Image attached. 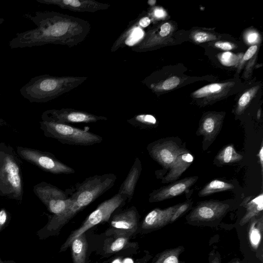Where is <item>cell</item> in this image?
I'll return each mask as SVG.
<instances>
[{
    "instance_id": "1f68e13d",
    "label": "cell",
    "mask_w": 263,
    "mask_h": 263,
    "mask_svg": "<svg viewBox=\"0 0 263 263\" xmlns=\"http://www.w3.org/2000/svg\"><path fill=\"white\" fill-rule=\"evenodd\" d=\"M10 219L9 212L4 208L0 210V232L8 224Z\"/></svg>"
},
{
    "instance_id": "7a4b0ae2",
    "label": "cell",
    "mask_w": 263,
    "mask_h": 263,
    "mask_svg": "<svg viewBox=\"0 0 263 263\" xmlns=\"http://www.w3.org/2000/svg\"><path fill=\"white\" fill-rule=\"evenodd\" d=\"M115 174L95 175L77 184L74 192L70 194V201L66 210L60 215L49 217L47 223L36 233L40 239L58 233L61 228L79 212L101 196L115 184Z\"/></svg>"
},
{
    "instance_id": "44dd1931",
    "label": "cell",
    "mask_w": 263,
    "mask_h": 263,
    "mask_svg": "<svg viewBox=\"0 0 263 263\" xmlns=\"http://www.w3.org/2000/svg\"><path fill=\"white\" fill-rule=\"evenodd\" d=\"M73 263H85L87 243L83 233L74 239L70 246Z\"/></svg>"
},
{
    "instance_id": "7bdbcfd3",
    "label": "cell",
    "mask_w": 263,
    "mask_h": 263,
    "mask_svg": "<svg viewBox=\"0 0 263 263\" xmlns=\"http://www.w3.org/2000/svg\"><path fill=\"white\" fill-rule=\"evenodd\" d=\"M4 22V19L0 17V25L2 24Z\"/></svg>"
},
{
    "instance_id": "b9f144b4",
    "label": "cell",
    "mask_w": 263,
    "mask_h": 263,
    "mask_svg": "<svg viewBox=\"0 0 263 263\" xmlns=\"http://www.w3.org/2000/svg\"><path fill=\"white\" fill-rule=\"evenodd\" d=\"M260 115H261V111L260 109H258L257 113V118L258 119H259L260 118Z\"/></svg>"
},
{
    "instance_id": "f35d334b",
    "label": "cell",
    "mask_w": 263,
    "mask_h": 263,
    "mask_svg": "<svg viewBox=\"0 0 263 263\" xmlns=\"http://www.w3.org/2000/svg\"><path fill=\"white\" fill-rule=\"evenodd\" d=\"M257 38V34L255 33H250L248 37V40L250 43H253L255 41H256Z\"/></svg>"
},
{
    "instance_id": "ffe728a7",
    "label": "cell",
    "mask_w": 263,
    "mask_h": 263,
    "mask_svg": "<svg viewBox=\"0 0 263 263\" xmlns=\"http://www.w3.org/2000/svg\"><path fill=\"white\" fill-rule=\"evenodd\" d=\"M248 229V239L253 250H257L261 242L263 230L262 216L254 217L251 220Z\"/></svg>"
},
{
    "instance_id": "5b68a950",
    "label": "cell",
    "mask_w": 263,
    "mask_h": 263,
    "mask_svg": "<svg viewBox=\"0 0 263 263\" xmlns=\"http://www.w3.org/2000/svg\"><path fill=\"white\" fill-rule=\"evenodd\" d=\"M40 124L46 137L55 139L63 144L91 146L103 141L102 137L97 134L69 124L44 121H40Z\"/></svg>"
},
{
    "instance_id": "f546056e",
    "label": "cell",
    "mask_w": 263,
    "mask_h": 263,
    "mask_svg": "<svg viewBox=\"0 0 263 263\" xmlns=\"http://www.w3.org/2000/svg\"><path fill=\"white\" fill-rule=\"evenodd\" d=\"M192 202L190 201H186L179 204L174 214L173 215L170 222L175 221L179 217H180L184 212H185L190 206Z\"/></svg>"
},
{
    "instance_id": "8fae6325",
    "label": "cell",
    "mask_w": 263,
    "mask_h": 263,
    "mask_svg": "<svg viewBox=\"0 0 263 263\" xmlns=\"http://www.w3.org/2000/svg\"><path fill=\"white\" fill-rule=\"evenodd\" d=\"M139 215L136 208L132 206L112 214L110 226L115 234H125L130 236L137 230Z\"/></svg>"
},
{
    "instance_id": "74e56055",
    "label": "cell",
    "mask_w": 263,
    "mask_h": 263,
    "mask_svg": "<svg viewBox=\"0 0 263 263\" xmlns=\"http://www.w3.org/2000/svg\"><path fill=\"white\" fill-rule=\"evenodd\" d=\"M154 13L156 17L160 18L164 16L165 12L162 9L157 8L154 10Z\"/></svg>"
},
{
    "instance_id": "9a60e30c",
    "label": "cell",
    "mask_w": 263,
    "mask_h": 263,
    "mask_svg": "<svg viewBox=\"0 0 263 263\" xmlns=\"http://www.w3.org/2000/svg\"><path fill=\"white\" fill-rule=\"evenodd\" d=\"M180 204L164 209L156 208L150 211L144 218L141 228L153 230L163 227L170 222L171 218Z\"/></svg>"
},
{
    "instance_id": "ba28073f",
    "label": "cell",
    "mask_w": 263,
    "mask_h": 263,
    "mask_svg": "<svg viewBox=\"0 0 263 263\" xmlns=\"http://www.w3.org/2000/svg\"><path fill=\"white\" fill-rule=\"evenodd\" d=\"M33 192L52 214L53 217L62 214L68 206L70 199L67 192L46 182H41L35 185Z\"/></svg>"
},
{
    "instance_id": "7402d4cb",
    "label": "cell",
    "mask_w": 263,
    "mask_h": 263,
    "mask_svg": "<svg viewBox=\"0 0 263 263\" xmlns=\"http://www.w3.org/2000/svg\"><path fill=\"white\" fill-rule=\"evenodd\" d=\"M234 185L229 182L214 179L209 182L198 193L199 197H204L213 193L231 190Z\"/></svg>"
},
{
    "instance_id": "3957f363",
    "label": "cell",
    "mask_w": 263,
    "mask_h": 263,
    "mask_svg": "<svg viewBox=\"0 0 263 263\" xmlns=\"http://www.w3.org/2000/svg\"><path fill=\"white\" fill-rule=\"evenodd\" d=\"M87 79L86 77L42 74L32 78L20 92L30 102L45 103L77 88Z\"/></svg>"
},
{
    "instance_id": "cb8c5ba5",
    "label": "cell",
    "mask_w": 263,
    "mask_h": 263,
    "mask_svg": "<svg viewBox=\"0 0 263 263\" xmlns=\"http://www.w3.org/2000/svg\"><path fill=\"white\" fill-rule=\"evenodd\" d=\"M243 156L238 153L232 144L224 146L217 154L216 159L222 164L232 163L241 160Z\"/></svg>"
},
{
    "instance_id": "d4e9b609",
    "label": "cell",
    "mask_w": 263,
    "mask_h": 263,
    "mask_svg": "<svg viewBox=\"0 0 263 263\" xmlns=\"http://www.w3.org/2000/svg\"><path fill=\"white\" fill-rule=\"evenodd\" d=\"M182 251V248L178 247L163 251L154 263H180L179 256Z\"/></svg>"
},
{
    "instance_id": "ac0fdd59",
    "label": "cell",
    "mask_w": 263,
    "mask_h": 263,
    "mask_svg": "<svg viewBox=\"0 0 263 263\" xmlns=\"http://www.w3.org/2000/svg\"><path fill=\"white\" fill-rule=\"evenodd\" d=\"M194 157L186 149L176 158L169 172L162 180V183L176 181L193 162Z\"/></svg>"
},
{
    "instance_id": "9c48e42d",
    "label": "cell",
    "mask_w": 263,
    "mask_h": 263,
    "mask_svg": "<svg viewBox=\"0 0 263 263\" xmlns=\"http://www.w3.org/2000/svg\"><path fill=\"white\" fill-rule=\"evenodd\" d=\"M42 121L66 124L95 123L107 120L106 117L98 116L73 108L52 109L45 111L41 116Z\"/></svg>"
},
{
    "instance_id": "6da1fadb",
    "label": "cell",
    "mask_w": 263,
    "mask_h": 263,
    "mask_svg": "<svg viewBox=\"0 0 263 263\" xmlns=\"http://www.w3.org/2000/svg\"><path fill=\"white\" fill-rule=\"evenodd\" d=\"M23 16L36 27L17 33L8 43L11 49L47 44L71 47L82 42L90 30L88 21L53 11L27 13Z\"/></svg>"
},
{
    "instance_id": "7c38bea8",
    "label": "cell",
    "mask_w": 263,
    "mask_h": 263,
    "mask_svg": "<svg viewBox=\"0 0 263 263\" xmlns=\"http://www.w3.org/2000/svg\"><path fill=\"white\" fill-rule=\"evenodd\" d=\"M229 205L215 200L199 202L188 215L191 221H211L223 216L229 209Z\"/></svg>"
},
{
    "instance_id": "ee69618b",
    "label": "cell",
    "mask_w": 263,
    "mask_h": 263,
    "mask_svg": "<svg viewBox=\"0 0 263 263\" xmlns=\"http://www.w3.org/2000/svg\"><path fill=\"white\" fill-rule=\"evenodd\" d=\"M5 123V121H3L1 118H0V124H1L2 123Z\"/></svg>"
},
{
    "instance_id": "4316f807",
    "label": "cell",
    "mask_w": 263,
    "mask_h": 263,
    "mask_svg": "<svg viewBox=\"0 0 263 263\" xmlns=\"http://www.w3.org/2000/svg\"><path fill=\"white\" fill-rule=\"evenodd\" d=\"M223 84L213 83L201 87L193 93L196 98H202L212 94L220 92L223 88Z\"/></svg>"
},
{
    "instance_id": "83f0119b",
    "label": "cell",
    "mask_w": 263,
    "mask_h": 263,
    "mask_svg": "<svg viewBox=\"0 0 263 263\" xmlns=\"http://www.w3.org/2000/svg\"><path fill=\"white\" fill-rule=\"evenodd\" d=\"M180 82V80L178 77L173 76L167 79L161 84L153 86L151 87V88H153L154 90L161 89L169 90L176 87L179 84Z\"/></svg>"
},
{
    "instance_id": "5bb4252c",
    "label": "cell",
    "mask_w": 263,
    "mask_h": 263,
    "mask_svg": "<svg viewBox=\"0 0 263 263\" xmlns=\"http://www.w3.org/2000/svg\"><path fill=\"white\" fill-rule=\"evenodd\" d=\"M36 1L43 4L55 5L62 9L78 12H95L108 9L110 7L109 4L100 3L95 0Z\"/></svg>"
},
{
    "instance_id": "e0dca14e",
    "label": "cell",
    "mask_w": 263,
    "mask_h": 263,
    "mask_svg": "<svg viewBox=\"0 0 263 263\" xmlns=\"http://www.w3.org/2000/svg\"><path fill=\"white\" fill-rule=\"evenodd\" d=\"M141 172L142 163L139 158L137 157L118 192L125 195L129 202L133 199Z\"/></svg>"
},
{
    "instance_id": "d590c367",
    "label": "cell",
    "mask_w": 263,
    "mask_h": 263,
    "mask_svg": "<svg viewBox=\"0 0 263 263\" xmlns=\"http://www.w3.org/2000/svg\"><path fill=\"white\" fill-rule=\"evenodd\" d=\"M139 21L138 24L139 26L143 28L147 27L151 23V20L148 16H142L140 14L138 16Z\"/></svg>"
},
{
    "instance_id": "4dcf8cb0",
    "label": "cell",
    "mask_w": 263,
    "mask_h": 263,
    "mask_svg": "<svg viewBox=\"0 0 263 263\" xmlns=\"http://www.w3.org/2000/svg\"><path fill=\"white\" fill-rule=\"evenodd\" d=\"M193 38L198 43H203L216 39L215 36L213 35L203 32H197L194 34Z\"/></svg>"
},
{
    "instance_id": "603a6c76",
    "label": "cell",
    "mask_w": 263,
    "mask_h": 263,
    "mask_svg": "<svg viewBox=\"0 0 263 263\" xmlns=\"http://www.w3.org/2000/svg\"><path fill=\"white\" fill-rule=\"evenodd\" d=\"M127 122L132 126L140 129H148L157 126V119L151 114H139L127 120Z\"/></svg>"
},
{
    "instance_id": "484cf974",
    "label": "cell",
    "mask_w": 263,
    "mask_h": 263,
    "mask_svg": "<svg viewBox=\"0 0 263 263\" xmlns=\"http://www.w3.org/2000/svg\"><path fill=\"white\" fill-rule=\"evenodd\" d=\"M129 237L125 234H116L113 240L107 245L106 251L108 253H114L121 250L127 244Z\"/></svg>"
},
{
    "instance_id": "e575fe53",
    "label": "cell",
    "mask_w": 263,
    "mask_h": 263,
    "mask_svg": "<svg viewBox=\"0 0 263 263\" xmlns=\"http://www.w3.org/2000/svg\"><path fill=\"white\" fill-rule=\"evenodd\" d=\"M215 46L223 50H230L233 49L232 44L228 42H217Z\"/></svg>"
},
{
    "instance_id": "277c9868",
    "label": "cell",
    "mask_w": 263,
    "mask_h": 263,
    "mask_svg": "<svg viewBox=\"0 0 263 263\" xmlns=\"http://www.w3.org/2000/svg\"><path fill=\"white\" fill-rule=\"evenodd\" d=\"M14 149L0 143V196L22 201L23 183L21 161Z\"/></svg>"
},
{
    "instance_id": "52a82bcc",
    "label": "cell",
    "mask_w": 263,
    "mask_h": 263,
    "mask_svg": "<svg viewBox=\"0 0 263 263\" xmlns=\"http://www.w3.org/2000/svg\"><path fill=\"white\" fill-rule=\"evenodd\" d=\"M16 152L21 158L44 171L57 175L75 173L73 168L59 160L51 153L22 146H17Z\"/></svg>"
},
{
    "instance_id": "30bf717a",
    "label": "cell",
    "mask_w": 263,
    "mask_h": 263,
    "mask_svg": "<svg viewBox=\"0 0 263 263\" xmlns=\"http://www.w3.org/2000/svg\"><path fill=\"white\" fill-rule=\"evenodd\" d=\"M149 156L166 169H170L177 156L186 148L171 139H162L149 143L147 147Z\"/></svg>"
},
{
    "instance_id": "d6986e66",
    "label": "cell",
    "mask_w": 263,
    "mask_h": 263,
    "mask_svg": "<svg viewBox=\"0 0 263 263\" xmlns=\"http://www.w3.org/2000/svg\"><path fill=\"white\" fill-rule=\"evenodd\" d=\"M246 198L241 205L246 209V213L241 219L239 224L242 226L249 222L252 218L258 216L263 210V194L261 193L255 197Z\"/></svg>"
},
{
    "instance_id": "f1b7e54d",
    "label": "cell",
    "mask_w": 263,
    "mask_h": 263,
    "mask_svg": "<svg viewBox=\"0 0 263 263\" xmlns=\"http://www.w3.org/2000/svg\"><path fill=\"white\" fill-rule=\"evenodd\" d=\"M252 91L250 90L243 93L240 97L238 102L237 113L238 114L242 112L246 106L250 102L252 96Z\"/></svg>"
},
{
    "instance_id": "2e32d148",
    "label": "cell",
    "mask_w": 263,
    "mask_h": 263,
    "mask_svg": "<svg viewBox=\"0 0 263 263\" xmlns=\"http://www.w3.org/2000/svg\"><path fill=\"white\" fill-rule=\"evenodd\" d=\"M223 117L219 114H209L204 117L200 124L197 135L203 137V142L212 143L221 128Z\"/></svg>"
},
{
    "instance_id": "f6af8a7d",
    "label": "cell",
    "mask_w": 263,
    "mask_h": 263,
    "mask_svg": "<svg viewBox=\"0 0 263 263\" xmlns=\"http://www.w3.org/2000/svg\"><path fill=\"white\" fill-rule=\"evenodd\" d=\"M236 263H240V262H238V261H237V262H236Z\"/></svg>"
},
{
    "instance_id": "4fadbf2b",
    "label": "cell",
    "mask_w": 263,
    "mask_h": 263,
    "mask_svg": "<svg viewBox=\"0 0 263 263\" xmlns=\"http://www.w3.org/2000/svg\"><path fill=\"white\" fill-rule=\"evenodd\" d=\"M198 178L197 176L186 177L154 190L149 194L148 201L159 202L180 195L194 185Z\"/></svg>"
},
{
    "instance_id": "ab89813d",
    "label": "cell",
    "mask_w": 263,
    "mask_h": 263,
    "mask_svg": "<svg viewBox=\"0 0 263 263\" xmlns=\"http://www.w3.org/2000/svg\"><path fill=\"white\" fill-rule=\"evenodd\" d=\"M0 263H17L12 260H4L0 257Z\"/></svg>"
},
{
    "instance_id": "8992f818",
    "label": "cell",
    "mask_w": 263,
    "mask_h": 263,
    "mask_svg": "<svg viewBox=\"0 0 263 263\" xmlns=\"http://www.w3.org/2000/svg\"><path fill=\"white\" fill-rule=\"evenodd\" d=\"M126 201L127 198L125 195L118 193L100 203L87 217L81 226L71 232L61 246L60 252L66 251L74 239L85 233L90 228L101 222H108L114 212L124 206Z\"/></svg>"
},
{
    "instance_id": "60d3db41",
    "label": "cell",
    "mask_w": 263,
    "mask_h": 263,
    "mask_svg": "<svg viewBox=\"0 0 263 263\" xmlns=\"http://www.w3.org/2000/svg\"><path fill=\"white\" fill-rule=\"evenodd\" d=\"M211 263H221L220 260L218 257H216L212 261Z\"/></svg>"
},
{
    "instance_id": "d6a6232c",
    "label": "cell",
    "mask_w": 263,
    "mask_h": 263,
    "mask_svg": "<svg viewBox=\"0 0 263 263\" xmlns=\"http://www.w3.org/2000/svg\"><path fill=\"white\" fill-rule=\"evenodd\" d=\"M171 30V26L168 23L163 24L160 28L159 32V35L161 37H165L168 35Z\"/></svg>"
},
{
    "instance_id": "bcb514c9",
    "label": "cell",
    "mask_w": 263,
    "mask_h": 263,
    "mask_svg": "<svg viewBox=\"0 0 263 263\" xmlns=\"http://www.w3.org/2000/svg\"><path fill=\"white\" fill-rule=\"evenodd\" d=\"M1 92H0V95H1Z\"/></svg>"
},
{
    "instance_id": "836d02e7",
    "label": "cell",
    "mask_w": 263,
    "mask_h": 263,
    "mask_svg": "<svg viewBox=\"0 0 263 263\" xmlns=\"http://www.w3.org/2000/svg\"><path fill=\"white\" fill-rule=\"evenodd\" d=\"M257 49L256 45H253L251 46L245 53L243 59L245 61L250 59L256 53Z\"/></svg>"
},
{
    "instance_id": "8d00e7d4",
    "label": "cell",
    "mask_w": 263,
    "mask_h": 263,
    "mask_svg": "<svg viewBox=\"0 0 263 263\" xmlns=\"http://www.w3.org/2000/svg\"><path fill=\"white\" fill-rule=\"evenodd\" d=\"M258 156L259 158V160L260 162L261 168V172L262 173L263 170V145L262 143L261 144L260 148L259 149Z\"/></svg>"
}]
</instances>
